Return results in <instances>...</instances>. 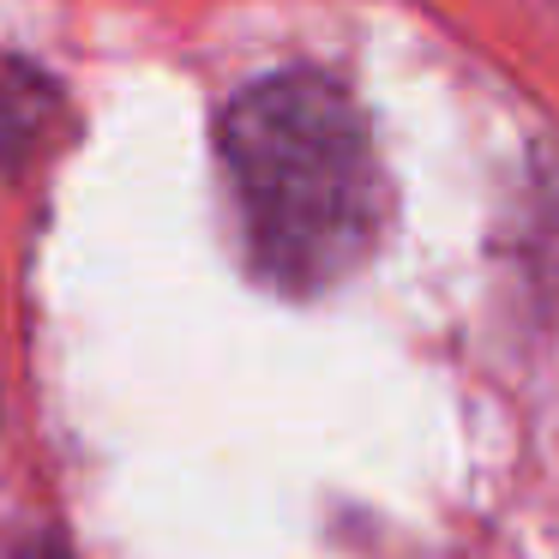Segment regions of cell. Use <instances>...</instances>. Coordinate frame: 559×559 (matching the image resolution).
<instances>
[{
    "mask_svg": "<svg viewBox=\"0 0 559 559\" xmlns=\"http://www.w3.org/2000/svg\"><path fill=\"white\" fill-rule=\"evenodd\" d=\"M217 157L253 271L289 295L349 277L391 223L367 115L319 67H283L247 85L217 121Z\"/></svg>",
    "mask_w": 559,
    "mask_h": 559,
    "instance_id": "6da1fadb",
    "label": "cell"
},
{
    "mask_svg": "<svg viewBox=\"0 0 559 559\" xmlns=\"http://www.w3.org/2000/svg\"><path fill=\"white\" fill-rule=\"evenodd\" d=\"M13 559H73V554H67V547L61 542H55V535H31V542L25 547H19V554Z\"/></svg>",
    "mask_w": 559,
    "mask_h": 559,
    "instance_id": "7a4b0ae2",
    "label": "cell"
}]
</instances>
